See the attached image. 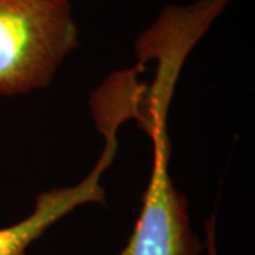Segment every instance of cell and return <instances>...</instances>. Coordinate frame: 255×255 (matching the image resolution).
I'll return each instance as SVG.
<instances>
[{
  "label": "cell",
  "instance_id": "6da1fadb",
  "mask_svg": "<svg viewBox=\"0 0 255 255\" xmlns=\"http://www.w3.org/2000/svg\"><path fill=\"white\" fill-rule=\"evenodd\" d=\"M77 46L70 0H0V95L47 87Z\"/></svg>",
  "mask_w": 255,
  "mask_h": 255
},
{
  "label": "cell",
  "instance_id": "7a4b0ae2",
  "mask_svg": "<svg viewBox=\"0 0 255 255\" xmlns=\"http://www.w3.org/2000/svg\"><path fill=\"white\" fill-rule=\"evenodd\" d=\"M167 118L157 115L145 130L153 143V166L133 233L119 255H199L201 244L190 227L187 201L169 173Z\"/></svg>",
  "mask_w": 255,
  "mask_h": 255
},
{
  "label": "cell",
  "instance_id": "3957f363",
  "mask_svg": "<svg viewBox=\"0 0 255 255\" xmlns=\"http://www.w3.org/2000/svg\"><path fill=\"white\" fill-rule=\"evenodd\" d=\"M95 124L104 133L105 146L98 163L80 183L38 194L34 210L24 220L0 228V255H27V248L58 220L88 203L105 204L101 177L114 162L118 150L119 127L132 119L130 107L117 98H104L91 107Z\"/></svg>",
  "mask_w": 255,
  "mask_h": 255
},
{
  "label": "cell",
  "instance_id": "277c9868",
  "mask_svg": "<svg viewBox=\"0 0 255 255\" xmlns=\"http://www.w3.org/2000/svg\"><path fill=\"white\" fill-rule=\"evenodd\" d=\"M206 247L209 255L217 254V244H216V217L211 216L206 221Z\"/></svg>",
  "mask_w": 255,
  "mask_h": 255
}]
</instances>
